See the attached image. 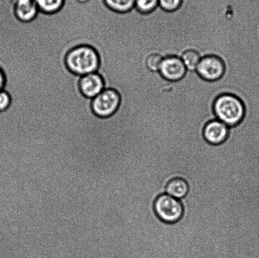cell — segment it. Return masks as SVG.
<instances>
[{
	"label": "cell",
	"mask_w": 259,
	"mask_h": 258,
	"mask_svg": "<svg viewBox=\"0 0 259 258\" xmlns=\"http://www.w3.org/2000/svg\"><path fill=\"white\" fill-rule=\"evenodd\" d=\"M66 65L73 74L82 77L97 72L100 65V57L92 47L79 45L68 52Z\"/></svg>",
	"instance_id": "1"
},
{
	"label": "cell",
	"mask_w": 259,
	"mask_h": 258,
	"mask_svg": "<svg viewBox=\"0 0 259 258\" xmlns=\"http://www.w3.org/2000/svg\"><path fill=\"white\" fill-rule=\"evenodd\" d=\"M213 111L217 120L228 127H234L242 122L245 115L244 104L240 98L233 94L225 93L215 100Z\"/></svg>",
	"instance_id": "2"
},
{
	"label": "cell",
	"mask_w": 259,
	"mask_h": 258,
	"mask_svg": "<svg viewBox=\"0 0 259 258\" xmlns=\"http://www.w3.org/2000/svg\"><path fill=\"white\" fill-rule=\"evenodd\" d=\"M154 209L157 217L167 224L177 223L181 220L184 214L182 201L166 193L157 197L154 202Z\"/></svg>",
	"instance_id": "3"
},
{
	"label": "cell",
	"mask_w": 259,
	"mask_h": 258,
	"mask_svg": "<svg viewBox=\"0 0 259 258\" xmlns=\"http://www.w3.org/2000/svg\"><path fill=\"white\" fill-rule=\"evenodd\" d=\"M120 102V96L116 90L105 88L100 94L93 98V112L98 117H110L118 110Z\"/></svg>",
	"instance_id": "4"
},
{
	"label": "cell",
	"mask_w": 259,
	"mask_h": 258,
	"mask_svg": "<svg viewBox=\"0 0 259 258\" xmlns=\"http://www.w3.org/2000/svg\"><path fill=\"white\" fill-rule=\"evenodd\" d=\"M196 72L203 79L208 82H215L224 75L225 63L217 56H205L200 60Z\"/></svg>",
	"instance_id": "5"
},
{
	"label": "cell",
	"mask_w": 259,
	"mask_h": 258,
	"mask_svg": "<svg viewBox=\"0 0 259 258\" xmlns=\"http://www.w3.org/2000/svg\"><path fill=\"white\" fill-rule=\"evenodd\" d=\"M187 70L181 58L176 56L164 57L159 72L162 77L170 82H177L186 75Z\"/></svg>",
	"instance_id": "6"
},
{
	"label": "cell",
	"mask_w": 259,
	"mask_h": 258,
	"mask_svg": "<svg viewBox=\"0 0 259 258\" xmlns=\"http://www.w3.org/2000/svg\"><path fill=\"white\" fill-rule=\"evenodd\" d=\"M230 128L220 120L209 121L205 126L203 136L205 140L211 145H218L224 143L229 135Z\"/></svg>",
	"instance_id": "7"
},
{
	"label": "cell",
	"mask_w": 259,
	"mask_h": 258,
	"mask_svg": "<svg viewBox=\"0 0 259 258\" xmlns=\"http://www.w3.org/2000/svg\"><path fill=\"white\" fill-rule=\"evenodd\" d=\"M79 87L81 93L91 99L96 97L105 89L103 78L97 72L81 77Z\"/></svg>",
	"instance_id": "8"
},
{
	"label": "cell",
	"mask_w": 259,
	"mask_h": 258,
	"mask_svg": "<svg viewBox=\"0 0 259 258\" xmlns=\"http://www.w3.org/2000/svg\"><path fill=\"white\" fill-rule=\"evenodd\" d=\"M10 2L15 17L20 21L31 22L39 14L34 0H10Z\"/></svg>",
	"instance_id": "9"
},
{
	"label": "cell",
	"mask_w": 259,
	"mask_h": 258,
	"mask_svg": "<svg viewBox=\"0 0 259 258\" xmlns=\"http://www.w3.org/2000/svg\"><path fill=\"white\" fill-rule=\"evenodd\" d=\"M189 186L185 179L176 178L170 180L165 188V193L180 199L184 198L189 193Z\"/></svg>",
	"instance_id": "10"
},
{
	"label": "cell",
	"mask_w": 259,
	"mask_h": 258,
	"mask_svg": "<svg viewBox=\"0 0 259 258\" xmlns=\"http://www.w3.org/2000/svg\"><path fill=\"white\" fill-rule=\"evenodd\" d=\"M40 12L46 14H54L64 7L67 0H34Z\"/></svg>",
	"instance_id": "11"
},
{
	"label": "cell",
	"mask_w": 259,
	"mask_h": 258,
	"mask_svg": "<svg viewBox=\"0 0 259 258\" xmlns=\"http://www.w3.org/2000/svg\"><path fill=\"white\" fill-rule=\"evenodd\" d=\"M104 5L111 11L125 14L135 9V0H101Z\"/></svg>",
	"instance_id": "12"
},
{
	"label": "cell",
	"mask_w": 259,
	"mask_h": 258,
	"mask_svg": "<svg viewBox=\"0 0 259 258\" xmlns=\"http://www.w3.org/2000/svg\"><path fill=\"white\" fill-rule=\"evenodd\" d=\"M181 59L187 70L189 71H196L202 57L199 53L194 49H189L183 52Z\"/></svg>",
	"instance_id": "13"
},
{
	"label": "cell",
	"mask_w": 259,
	"mask_h": 258,
	"mask_svg": "<svg viewBox=\"0 0 259 258\" xmlns=\"http://www.w3.org/2000/svg\"><path fill=\"white\" fill-rule=\"evenodd\" d=\"M158 7L159 0H135V9L141 14H149Z\"/></svg>",
	"instance_id": "14"
},
{
	"label": "cell",
	"mask_w": 259,
	"mask_h": 258,
	"mask_svg": "<svg viewBox=\"0 0 259 258\" xmlns=\"http://www.w3.org/2000/svg\"><path fill=\"white\" fill-rule=\"evenodd\" d=\"M163 58L159 53H150L146 60L147 68L151 72H159Z\"/></svg>",
	"instance_id": "15"
},
{
	"label": "cell",
	"mask_w": 259,
	"mask_h": 258,
	"mask_svg": "<svg viewBox=\"0 0 259 258\" xmlns=\"http://www.w3.org/2000/svg\"><path fill=\"white\" fill-rule=\"evenodd\" d=\"M184 0H159V7L164 12H174L182 7Z\"/></svg>",
	"instance_id": "16"
},
{
	"label": "cell",
	"mask_w": 259,
	"mask_h": 258,
	"mask_svg": "<svg viewBox=\"0 0 259 258\" xmlns=\"http://www.w3.org/2000/svg\"><path fill=\"white\" fill-rule=\"evenodd\" d=\"M11 103L12 98L9 93L4 89L0 91V113L7 111Z\"/></svg>",
	"instance_id": "17"
},
{
	"label": "cell",
	"mask_w": 259,
	"mask_h": 258,
	"mask_svg": "<svg viewBox=\"0 0 259 258\" xmlns=\"http://www.w3.org/2000/svg\"><path fill=\"white\" fill-rule=\"evenodd\" d=\"M5 86V77L4 72L0 68V91L4 90Z\"/></svg>",
	"instance_id": "18"
},
{
	"label": "cell",
	"mask_w": 259,
	"mask_h": 258,
	"mask_svg": "<svg viewBox=\"0 0 259 258\" xmlns=\"http://www.w3.org/2000/svg\"><path fill=\"white\" fill-rule=\"evenodd\" d=\"M74 1L78 4L86 5L92 1V0H74Z\"/></svg>",
	"instance_id": "19"
}]
</instances>
